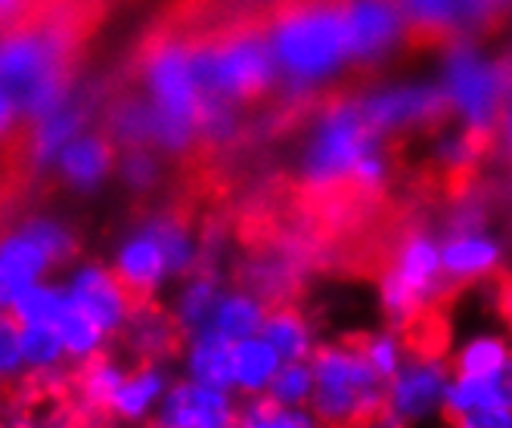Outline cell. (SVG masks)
<instances>
[{"instance_id": "obj_1", "label": "cell", "mask_w": 512, "mask_h": 428, "mask_svg": "<svg viewBox=\"0 0 512 428\" xmlns=\"http://www.w3.org/2000/svg\"><path fill=\"white\" fill-rule=\"evenodd\" d=\"M78 32L72 19L38 16L0 32V94L22 125L44 118L75 94Z\"/></svg>"}, {"instance_id": "obj_2", "label": "cell", "mask_w": 512, "mask_h": 428, "mask_svg": "<svg viewBox=\"0 0 512 428\" xmlns=\"http://www.w3.org/2000/svg\"><path fill=\"white\" fill-rule=\"evenodd\" d=\"M190 47L205 106H258L277 87L280 69L267 41L261 4L243 10L215 32L190 38Z\"/></svg>"}, {"instance_id": "obj_3", "label": "cell", "mask_w": 512, "mask_h": 428, "mask_svg": "<svg viewBox=\"0 0 512 428\" xmlns=\"http://www.w3.org/2000/svg\"><path fill=\"white\" fill-rule=\"evenodd\" d=\"M261 13L280 75L311 84L351 63L342 0H261Z\"/></svg>"}, {"instance_id": "obj_4", "label": "cell", "mask_w": 512, "mask_h": 428, "mask_svg": "<svg viewBox=\"0 0 512 428\" xmlns=\"http://www.w3.org/2000/svg\"><path fill=\"white\" fill-rule=\"evenodd\" d=\"M140 94L156 109V152L184 159L202 140L205 97L193 72L190 38L165 32L146 44L140 56Z\"/></svg>"}, {"instance_id": "obj_5", "label": "cell", "mask_w": 512, "mask_h": 428, "mask_svg": "<svg viewBox=\"0 0 512 428\" xmlns=\"http://www.w3.org/2000/svg\"><path fill=\"white\" fill-rule=\"evenodd\" d=\"M314 366V394H311V413L326 428H364L376 425L388 382L367 363L351 335L333 342L317 345L311 354Z\"/></svg>"}, {"instance_id": "obj_6", "label": "cell", "mask_w": 512, "mask_h": 428, "mask_svg": "<svg viewBox=\"0 0 512 428\" xmlns=\"http://www.w3.org/2000/svg\"><path fill=\"white\" fill-rule=\"evenodd\" d=\"M444 90L457 115L466 121V131L478 137H500V121L509 100V78L503 63H488L475 47L460 41L447 50Z\"/></svg>"}, {"instance_id": "obj_7", "label": "cell", "mask_w": 512, "mask_h": 428, "mask_svg": "<svg viewBox=\"0 0 512 428\" xmlns=\"http://www.w3.org/2000/svg\"><path fill=\"white\" fill-rule=\"evenodd\" d=\"M454 379L450 363L407 357L401 373L388 382L385 404L376 419L379 428H413L419 422L444 413L447 385Z\"/></svg>"}, {"instance_id": "obj_8", "label": "cell", "mask_w": 512, "mask_h": 428, "mask_svg": "<svg viewBox=\"0 0 512 428\" xmlns=\"http://www.w3.org/2000/svg\"><path fill=\"white\" fill-rule=\"evenodd\" d=\"M63 286L75 308L94 320L109 339H118L128 329L140 304L103 261H75L66 270Z\"/></svg>"}, {"instance_id": "obj_9", "label": "cell", "mask_w": 512, "mask_h": 428, "mask_svg": "<svg viewBox=\"0 0 512 428\" xmlns=\"http://www.w3.org/2000/svg\"><path fill=\"white\" fill-rule=\"evenodd\" d=\"M239 407L233 391L199 385L193 379H174L168 394L149 422V428H236Z\"/></svg>"}, {"instance_id": "obj_10", "label": "cell", "mask_w": 512, "mask_h": 428, "mask_svg": "<svg viewBox=\"0 0 512 428\" xmlns=\"http://www.w3.org/2000/svg\"><path fill=\"white\" fill-rule=\"evenodd\" d=\"M94 109H97L94 90L75 87L72 97H66L44 118L32 121L25 131V162H28V168H32L35 174H50L59 152H63L75 137L90 131Z\"/></svg>"}, {"instance_id": "obj_11", "label": "cell", "mask_w": 512, "mask_h": 428, "mask_svg": "<svg viewBox=\"0 0 512 428\" xmlns=\"http://www.w3.org/2000/svg\"><path fill=\"white\" fill-rule=\"evenodd\" d=\"M118 152L122 149L112 143V137L106 131L90 128L59 152L50 174L56 177V183L63 190H69L75 196H94L115 177Z\"/></svg>"}, {"instance_id": "obj_12", "label": "cell", "mask_w": 512, "mask_h": 428, "mask_svg": "<svg viewBox=\"0 0 512 428\" xmlns=\"http://www.w3.org/2000/svg\"><path fill=\"white\" fill-rule=\"evenodd\" d=\"M109 267L115 270V277L125 283V289L140 301H153L156 292L171 280L168 273V258L162 252V242L156 239V233L149 230V224H137L134 230H128L118 246L112 252Z\"/></svg>"}, {"instance_id": "obj_13", "label": "cell", "mask_w": 512, "mask_h": 428, "mask_svg": "<svg viewBox=\"0 0 512 428\" xmlns=\"http://www.w3.org/2000/svg\"><path fill=\"white\" fill-rule=\"evenodd\" d=\"M171 373L165 363H156V360H140L134 363L125 382L118 385L112 404H109V419L115 425H146L153 422L162 397L168 394L171 388Z\"/></svg>"}, {"instance_id": "obj_14", "label": "cell", "mask_w": 512, "mask_h": 428, "mask_svg": "<svg viewBox=\"0 0 512 428\" xmlns=\"http://www.w3.org/2000/svg\"><path fill=\"white\" fill-rule=\"evenodd\" d=\"M53 270V258L38 246L32 233H25L19 224L0 230V308L7 311L16 292L32 283L50 280Z\"/></svg>"}, {"instance_id": "obj_15", "label": "cell", "mask_w": 512, "mask_h": 428, "mask_svg": "<svg viewBox=\"0 0 512 428\" xmlns=\"http://www.w3.org/2000/svg\"><path fill=\"white\" fill-rule=\"evenodd\" d=\"M497 264H500V246L488 233L460 230L454 236H447L441 249V270L450 286H469L494 273Z\"/></svg>"}, {"instance_id": "obj_16", "label": "cell", "mask_w": 512, "mask_h": 428, "mask_svg": "<svg viewBox=\"0 0 512 428\" xmlns=\"http://www.w3.org/2000/svg\"><path fill=\"white\" fill-rule=\"evenodd\" d=\"M122 339L128 345V351L140 360H156L165 363L177 348H184V332L174 323L171 311L156 308L153 301L137 304V311L128 323V329L122 332Z\"/></svg>"}, {"instance_id": "obj_17", "label": "cell", "mask_w": 512, "mask_h": 428, "mask_svg": "<svg viewBox=\"0 0 512 428\" xmlns=\"http://www.w3.org/2000/svg\"><path fill=\"white\" fill-rule=\"evenodd\" d=\"M156 125V109L140 90L115 97L103 115V131L118 149H156Z\"/></svg>"}, {"instance_id": "obj_18", "label": "cell", "mask_w": 512, "mask_h": 428, "mask_svg": "<svg viewBox=\"0 0 512 428\" xmlns=\"http://www.w3.org/2000/svg\"><path fill=\"white\" fill-rule=\"evenodd\" d=\"M233 373H236V342L218 339V335L199 332L184 342V376L212 385L221 391H233Z\"/></svg>"}, {"instance_id": "obj_19", "label": "cell", "mask_w": 512, "mask_h": 428, "mask_svg": "<svg viewBox=\"0 0 512 428\" xmlns=\"http://www.w3.org/2000/svg\"><path fill=\"white\" fill-rule=\"evenodd\" d=\"M261 339L280 354L283 363H295V360H311L314 354V335H311V326L305 320L295 304L283 301V304H270L267 314H264V323L258 329Z\"/></svg>"}, {"instance_id": "obj_20", "label": "cell", "mask_w": 512, "mask_h": 428, "mask_svg": "<svg viewBox=\"0 0 512 428\" xmlns=\"http://www.w3.org/2000/svg\"><path fill=\"white\" fill-rule=\"evenodd\" d=\"M264 314H267V304H261L255 295L221 292L215 311H212V317H208L202 332L218 335V339H227V342H246V339H252V335H258Z\"/></svg>"}, {"instance_id": "obj_21", "label": "cell", "mask_w": 512, "mask_h": 428, "mask_svg": "<svg viewBox=\"0 0 512 428\" xmlns=\"http://www.w3.org/2000/svg\"><path fill=\"white\" fill-rule=\"evenodd\" d=\"M280 354L270 348L261 335H252L246 342H236V373H233V394H243L249 401L264 397L274 376L280 373Z\"/></svg>"}, {"instance_id": "obj_22", "label": "cell", "mask_w": 512, "mask_h": 428, "mask_svg": "<svg viewBox=\"0 0 512 428\" xmlns=\"http://www.w3.org/2000/svg\"><path fill=\"white\" fill-rule=\"evenodd\" d=\"M69 311V295L63 280H41L16 292V298L7 304V317H13L19 326H56Z\"/></svg>"}, {"instance_id": "obj_23", "label": "cell", "mask_w": 512, "mask_h": 428, "mask_svg": "<svg viewBox=\"0 0 512 428\" xmlns=\"http://www.w3.org/2000/svg\"><path fill=\"white\" fill-rule=\"evenodd\" d=\"M131 366H125L122 360H115L109 354L90 360L84 366H78V379H75V394L84 410L90 413H109V404L118 391V385L125 382Z\"/></svg>"}, {"instance_id": "obj_24", "label": "cell", "mask_w": 512, "mask_h": 428, "mask_svg": "<svg viewBox=\"0 0 512 428\" xmlns=\"http://www.w3.org/2000/svg\"><path fill=\"white\" fill-rule=\"evenodd\" d=\"M19 345H22L25 376H38L50 382L63 376L66 366H72L56 329L50 326H19Z\"/></svg>"}, {"instance_id": "obj_25", "label": "cell", "mask_w": 512, "mask_h": 428, "mask_svg": "<svg viewBox=\"0 0 512 428\" xmlns=\"http://www.w3.org/2000/svg\"><path fill=\"white\" fill-rule=\"evenodd\" d=\"M25 233L38 239V246L53 258L56 270H69L78 258V233L66 218H59L53 211H32L16 221Z\"/></svg>"}, {"instance_id": "obj_26", "label": "cell", "mask_w": 512, "mask_h": 428, "mask_svg": "<svg viewBox=\"0 0 512 428\" xmlns=\"http://www.w3.org/2000/svg\"><path fill=\"white\" fill-rule=\"evenodd\" d=\"M56 335H59V342H63L66 354H69V363L72 366H84L90 360H97L106 354L109 348V335L90 320L87 314H81L75 304L69 301V311L63 314V320H59L56 326Z\"/></svg>"}, {"instance_id": "obj_27", "label": "cell", "mask_w": 512, "mask_h": 428, "mask_svg": "<svg viewBox=\"0 0 512 428\" xmlns=\"http://www.w3.org/2000/svg\"><path fill=\"white\" fill-rule=\"evenodd\" d=\"M512 360V348L503 335H478L469 339L450 360L454 376H497Z\"/></svg>"}, {"instance_id": "obj_28", "label": "cell", "mask_w": 512, "mask_h": 428, "mask_svg": "<svg viewBox=\"0 0 512 428\" xmlns=\"http://www.w3.org/2000/svg\"><path fill=\"white\" fill-rule=\"evenodd\" d=\"M236 428H326L308 407H280L270 397H255L243 410H239Z\"/></svg>"}, {"instance_id": "obj_29", "label": "cell", "mask_w": 512, "mask_h": 428, "mask_svg": "<svg viewBox=\"0 0 512 428\" xmlns=\"http://www.w3.org/2000/svg\"><path fill=\"white\" fill-rule=\"evenodd\" d=\"M115 177L134 196L153 193L162 180V152H156V149H122L118 152Z\"/></svg>"}, {"instance_id": "obj_30", "label": "cell", "mask_w": 512, "mask_h": 428, "mask_svg": "<svg viewBox=\"0 0 512 428\" xmlns=\"http://www.w3.org/2000/svg\"><path fill=\"white\" fill-rule=\"evenodd\" d=\"M311 394H314V366L311 360H295L280 366V373L274 376L264 397H270L280 407L305 410L311 407Z\"/></svg>"}, {"instance_id": "obj_31", "label": "cell", "mask_w": 512, "mask_h": 428, "mask_svg": "<svg viewBox=\"0 0 512 428\" xmlns=\"http://www.w3.org/2000/svg\"><path fill=\"white\" fill-rule=\"evenodd\" d=\"M450 428H512V410L506 407H485L457 419H447Z\"/></svg>"}, {"instance_id": "obj_32", "label": "cell", "mask_w": 512, "mask_h": 428, "mask_svg": "<svg viewBox=\"0 0 512 428\" xmlns=\"http://www.w3.org/2000/svg\"><path fill=\"white\" fill-rule=\"evenodd\" d=\"M38 0H0V32H10V28L35 19Z\"/></svg>"}, {"instance_id": "obj_33", "label": "cell", "mask_w": 512, "mask_h": 428, "mask_svg": "<svg viewBox=\"0 0 512 428\" xmlns=\"http://www.w3.org/2000/svg\"><path fill=\"white\" fill-rule=\"evenodd\" d=\"M16 125H22V121H19L16 109H13V103L4 94H0V143H4L16 131Z\"/></svg>"}, {"instance_id": "obj_34", "label": "cell", "mask_w": 512, "mask_h": 428, "mask_svg": "<svg viewBox=\"0 0 512 428\" xmlns=\"http://www.w3.org/2000/svg\"><path fill=\"white\" fill-rule=\"evenodd\" d=\"M500 137L506 140V149H509V156H512V94H509V100H506V109H503Z\"/></svg>"}, {"instance_id": "obj_35", "label": "cell", "mask_w": 512, "mask_h": 428, "mask_svg": "<svg viewBox=\"0 0 512 428\" xmlns=\"http://www.w3.org/2000/svg\"><path fill=\"white\" fill-rule=\"evenodd\" d=\"M97 428H118V425H97Z\"/></svg>"}, {"instance_id": "obj_36", "label": "cell", "mask_w": 512, "mask_h": 428, "mask_svg": "<svg viewBox=\"0 0 512 428\" xmlns=\"http://www.w3.org/2000/svg\"><path fill=\"white\" fill-rule=\"evenodd\" d=\"M0 385H7V382H4V376H0Z\"/></svg>"}, {"instance_id": "obj_37", "label": "cell", "mask_w": 512, "mask_h": 428, "mask_svg": "<svg viewBox=\"0 0 512 428\" xmlns=\"http://www.w3.org/2000/svg\"><path fill=\"white\" fill-rule=\"evenodd\" d=\"M0 314H4V308H0Z\"/></svg>"}]
</instances>
